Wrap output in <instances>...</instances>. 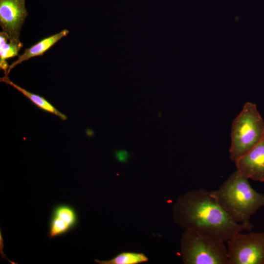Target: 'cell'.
Wrapping results in <instances>:
<instances>
[{
	"mask_svg": "<svg viewBox=\"0 0 264 264\" xmlns=\"http://www.w3.org/2000/svg\"><path fill=\"white\" fill-rule=\"evenodd\" d=\"M235 164L237 170L245 177L264 182V136Z\"/></svg>",
	"mask_w": 264,
	"mask_h": 264,
	"instance_id": "cell-7",
	"label": "cell"
},
{
	"mask_svg": "<svg viewBox=\"0 0 264 264\" xmlns=\"http://www.w3.org/2000/svg\"><path fill=\"white\" fill-rule=\"evenodd\" d=\"M230 135V158L235 163L264 136V121L255 104L244 105L232 122Z\"/></svg>",
	"mask_w": 264,
	"mask_h": 264,
	"instance_id": "cell-3",
	"label": "cell"
},
{
	"mask_svg": "<svg viewBox=\"0 0 264 264\" xmlns=\"http://www.w3.org/2000/svg\"><path fill=\"white\" fill-rule=\"evenodd\" d=\"M68 34L69 31L67 29H63L57 33L41 40L30 47L25 49L21 55L18 56V59L9 65L6 75H8L13 68L23 62L33 57L43 56L56 43Z\"/></svg>",
	"mask_w": 264,
	"mask_h": 264,
	"instance_id": "cell-8",
	"label": "cell"
},
{
	"mask_svg": "<svg viewBox=\"0 0 264 264\" xmlns=\"http://www.w3.org/2000/svg\"><path fill=\"white\" fill-rule=\"evenodd\" d=\"M224 241L185 229L181 240V253L186 264H229Z\"/></svg>",
	"mask_w": 264,
	"mask_h": 264,
	"instance_id": "cell-4",
	"label": "cell"
},
{
	"mask_svg": "<svg viewBox=\"0 0 264 264\" xmlns=\"http://www.w3.org/2000/svg\"><path fill=\"white\" fill-rule=\"evenodd\" d=\"M23 44L21 41H11L3 32H0V68L6 75L9 65L8 59L19 56L20 49Z\"/></svg>",
	"mask_w": 264,
	"mask_h": 264,
	"instance_id": "cell-10",
	"label": "cell"
},
{
	"mask_svg": "<svg viewBox=\"0 0 264 264\" xmlns=\"http://www.w3.org/2000/svg\"><path fill=\"white\" fill-rule=\"evenodd\" d=\"M173 218L176 224L185 229L224 242L254 227L252 224L233 220L213 197L211 191L203 188L180 196L173 206Z\"/></svg>",
	"mask_w": 264,
	"mask_h": 264,
	"instance_id": "cell-1",
	"label": "cell"
},
{
	"mask_svg": "<svg viewBox=\"0 0 264 264\" xmlns=\"http://www.w3.org/2000/svg\"><path fill=\"white\" fill-rule=\"evenodd\" d=\"M73 228L62 219L51 215L49 224L48 237L50 239L66 234Z\"/></svg>",
	"mask_w": 264,
	"mask_h": 264,
	"instance_id": "cell-13",
	"label": "cell"
},
{
	"mask_svg": "<svg viewBox=\"0 0 264 264\" xmlns=\"http://www.w3.org/2000/svg\"><path fill=\"white\" fill-rule=\"evenodd\" d=\"M0 82L9 85L20 92L28 98L35 106L45 112L53 114L62 120H66L67 116L59 111L52 104L44 97L31 92L12 82L8 75L4 76L0 79Z\"/></svg>",
	"mask_w": 264,
	"mask_h": 264,
	"instance_id": "cell-9",
	"label": "cell"
},
{
	"mask_svg": "<svg viewBox=\"0 0 264 264\" xmlns=\"http://www.w3.org/2000/svg\"><path fill=\"white\" fill-rule=\"evenodd\" d=\"M57 217L69 224L73 229L78 222V217L75 209L69 205L61 204L53 209L52 215Z\"/></svg>",
	"mask_w": 264,
	"mask_h": 264,
	"instance_id": "cell-12",
	"label": "cell"
},
{
	"mask_svg": "<svg viewBox=\"0 0 264 264\" xmlns=\"http://www.w3.org/2000/svg\"><path fill=\"white\" fill-rule=\"evenodd\" d=\"M240 233L227 241L229 264H264V232Z\"/></svg>",
	"mask_w": 264,
	"mask_h": 264,
	"instance_id": "cell-5",
	"label": "cell"
},
{
	"mask_svg": "<svg viewBox=\"0 0 264 264\" xmlns=\"http://www.w3.org/2000/svg\"><path fill=\"white\" fill-rule=\"evenodd\" d=\"M28 13L25 0H0V25L9 41L19 42Z\"/></svg>",
	"mask_w": 264,
	"mask_h": 264,
	"instance_id": "cell-6",
	"label": "cell"
},
{
	"mask_svg": "<svg viewBox=\"0 0 264 264\" xmlns=\"http://www.w3.org/2000/svg\"><path fill=\"white\" fill-rule=\"evenodd\" d=\"M147 261L148 258L144 254L130 252L121 253L107 261L95 260L99 264H136Z\"/></svg>",
	"mask_w": 264,
	"mask_h": 264,
	"instance_id": "cell-11",
	"label": "cell"
},
{
	"mask_svg": "<svg viewBox=\"0 0 264 264\" xmlns=\"http://www.w3.org/2000/svg\"><path fill=\"white\" fill-rule=\"evenodd\" d=\"M114 155L119 162L123 163L127 162L130 157L128 152L123 149L115 151Z\"/></svg>",
	"mask_w": 264,
	"mask_h": 264,
	"instance_id": "cell-14",
	"label": "cell"
},
{
	"mask_svg": "<svg viewBox=\"0 0 264 264\" xmlns=\"http://www.w3.org/2000/svg\"><path fill=\"white\" fill-rule=\"evenodd\" d=\"M249 179L237 170L211 195L217 203L234 221L251 224L252 216L264 206V195L255 191Z\"/></svg>",
	"mask_w": 264,
	"mask_h": 264,
	"instance_id": "cell-2",
	"label": "cell"
}]
</instances>
